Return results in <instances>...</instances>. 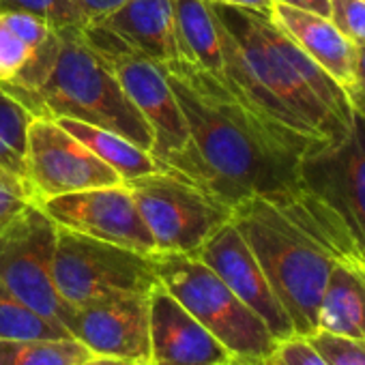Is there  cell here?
Masks as SVG:
<instances>
[{"label": "cell", "mask_w": 365, "mask_h": 365, "mask_svg": "<svg viewBox=\"0 0 365 365\" xmlns=\"http://www.w3.org/2000/svg\"><path fill=\"white\" fill-rule=\"evenodd\" d=\"M163 71L190 129L194 182L232 209L247 198L275 205L301 187L299 163L316 153L309 142L258 112L226 78L182 58Z\"/></svg>", "instance_id": "6da1fadb"}, {"label": "cell", "mask_w": 365, "mask_h": 365, "mask_svg": "<svg viewBox=\"0 0 365 365\" xmlns=\"http://www.w3.org/2000/svg\"><path fill=\"white\" fill-rule=\"evenodd\" d=\"M211 7L228 84L258 112L316 150L339 144L352 125L331 114L275 48L269 37V16L222 3H211Z\"/></svg>", "instance_id": "7a4b0ae2"}, {"label": "cell", "mask_w": 365, "mask_h": 365, "mask_svg": "<svg viewBox=\"0 0 365 365\" xmlns=\"http://www.w3.org/2000/svg\"><path fill=\"white\" fill-rule=\"evenodd\" d=\"M35 116L71 118L110 129L153 153L155 138L84 26L58 29V52L35 91L7 86Z\"/></svg>", "instance_id": "3957f363"}, {"label": "cell", "mask_w": 365, "mask_h": 365, "mask_svg": "<svg viewBox=\"0 0 365 365\" xmlns=\"http://www.w3.org/2000/svg\"><path fill=\"white\" fill-rule=\"evenodd\" d=\"M232 224L260 262L297 335L314 333L318 305L337 260L264 198L239 202Z\"/></svg>", "instance_id": "277c9868"}, {"label": "cell", "mask_w": 365, "mask_h": 365, "mask_svg": "<svg viewBox=\"0 0 365 365\" xmlns=\"http://www.w3.org/2000/svg\"><path fill=\"white\" fill-rule=\"evenodd\" d=\"M153 260L159 284L232 356L267 361L275 354L279 341L264 320L196 254H153Z\"/></svg>", "instance_id": "5b68a950"}, {"label": "cell", "mask_w": 365, "mask_h": 365, "mask_svg": "<svg viewBox=\"0 0 365 365\" xmlns=\"http://www.w3.org/2000/svg\"><path fill=\"white\" fill-rule=\"evenodd\" d=\"M157 254H198L228 222L232 207L172 168L125 180Z\"/></svg>", "instance_id": "8992f818"}, {"label": "cell", "mask_w": 365, "mask_h": 365, "mask_svg": "<svg viewBox=\"0 0 365 365\" xmlns=\"http://www.w3.org/2000/svg\"><path fill=\"white\" fill-rule=\"evenodd\" d=\"M54 282L63 301L73 309L112 299L148 297L159 286L153 254L67 228H58L56 235Z\"/></svg>", "instance_id": "52a82bcc"}, {"label": "cell", "mask_w": 365, "mask_h": 365, "mask_svg": "<svg viewBox=\"0 0 365 365\" xmlns=\"http://www.w3.org/2000/svg\"><path fill=\"white\" fill-rule=\"evenodd\" d=\"M84 31L91 43L99 50V54L116 73L131 103L148 123L155 138L153 155L161 159L168 168L190 178L194 163L192 138L178 99L163 71V65L129 48L118 37L95 24H86Z\"/></svg>", "instance_id": "ba28073f"}, {"label": "cell", "mask_w": 365, "mask_h": 365, "mask_svg": "<svg viewBox=\"0 0 365 365\" xmlns=\"http://www.w3.org/2000/svg\"><path fill=\"white\" fill-rule=\"evenodd\" d=\"M58 226L35 202L0 230V282L26 305L67 327L69 307L54 282Z\"/></svg>", "instance_id": "9c48e42d"}, {"label": "cell", "mask_w": 365, "mask_h": 365, "mask_svg": "<svg viewBox=\"0 0 365 365\" xmlns=\"http://www.w3.org/2000/svg\"><path fill=\"white\" fill-rule=\"evenodd\" d=\"M24 176L37 200L123 182L110 165L50 116H35L29 125Z\"/></svg>", "instance_id": "30bf717a"}, {"label": "cell", "mask_w": 365, "mask_h": 365, "mask_svg": "<svg viewBox=\"0 0 365 365\" xmlns=\"http://www.w3.org/2000/svg\"><path fill=\"white\" fill-rule=\"evenodd\" d=\"M299 176L346 224L365 258V118L354 114L352 127L339 144L301 159Z\"/></svg>", "instance_id": "8fae6325"}, {"label": "cell", "mask_w": 365, "mask_h": 365, "mask_svg": "<svg viewBox=\"0 0 365 365\" xmlns=\"http://www.w3.org/2000/svg\"><path fill=\"white\" fill-rule=\"evenodd\" d=\"M35 205L41 207L58 228H67L142 254H157L155 241L125 180L116 185L43 198Z\"/></svg>", "instance_id": "7c38bea8"}, {"label": "cell", "mask_w": 365, "mask_h": 365, "mask_svg": "<svg viewBox=\"0 0 365 365\" xmlns=\"http://www.w3.org/2000/svg\"><path fill=\"white\" fill-rule=\"evenodd\" d=\"M196 256L207 267H211L222 277V282L264 320L277 341L297 335L294 324L273 292L260 262L232 222L222 226Z\"/></svg>", "instance_id": "4fadbf2b"}, {"label": "cell", "mask_w": 365, "mask_h": 365, "mask_svg": "<svg viewBox=\"0 0 365 365\" xmlns=\"http://www.w3.org/2000/svg\"><path fill=\"white\" fill-rule=\"evenodd\" d=\"M148 297H125L76 307L67 320V331L93 356L150 365Z\"/></svg>", "instance_id": "5bb4252c"}, {"label": "cell", "mask_w": 365, "mask_h": 365, "mask_svg": "<svg viewBox=\"0 0 365 365\" xmlns=\"http://www.w3.org/2000/svg\"><path fill=\"white\" fill-rule=\"evenodd\" d=\"M150 365H228L232 354L161 284L148 297Z\"/></svg>", "instance_id": "9a60e30c"}, {"label": "cell", "mask_w": 365, "mask_h": 365, "mask_svg": "<svg viewBox=\"0 0 365 365\" xmlns=\"http://www.w3.org/2000/svg\"><path fill=\"white\" fill-rule=\"evenodd\" d=\"M157 63L180 58L174 0H125L112 14L91 22Z\"/></svg>", "instance_id": "2e32d148"}, {"label": "cell", "mask_w": 365, "mask_h": 365, "mask_svg": "<svg viewBox=\"0 0 365 365\" xmlns=\"http://www.w3.org/2000/svg\"><path fill=\"white\" fill-rule=\"evenodd\" d=\"M271 20L305 54H309L344 91L352 86L356 46L348 41L329 18L273 3Z\"/></svg>", "instance_id": "e0dca14e"}, {"label": "cell", "mask_w": 365, "mask_h": 365, "mask_svg": "<svg viewBox=\"0 0 365 365\" xmlns=\"http://www.w3.org/2000/svg\"><path fill=\"white\" fill-rule=\"evenodd\" d=\"M316 329L365 339V269L335 262L320 305Z\"/></svg>", "instance_id": "ac0fdd59"}, {"label": "cell", "mask_w": 365, "mask_h": 365, "mask_svg": "<svg viewBox=\"0 0 365 365\" xmlns=\"http://www.w3.org/2000/svg\"><path fill=\"white\" fill-rule=\"evenodd\" d=\"M180 58L224 78L220 29L209 0H174Z\"/></svg>", "instance_id": "d6986e66"}, {"label": "cell", "mask_w": 365, "mask_h": 365, "mask_svg": "<svg viewBox=\"0 0 365 365\" xmlns=\"http://www.w3.org/2000/svg\"><path fill=\"white\" fill-rule=\"evenodd\" d=\"M71 135H76L82 144H86L106 165H110L123 180H131L144 174L168 170V165L157 159L150 150L133 144L131 140L88 123L71 120V118H56Z\"/></svg>", "instance_id": "ffe728a7"}, {"label": "cell", "mask_w": 365, "mask_h": 365, "mask_svg": "<svg viewBox=\"0 0 365 365\" xmlns=\"http://www.w3.org/2000/svg\"><path fill=\"white\" fill-rule=\"evenodd\" d=\"M91 356L76 337L0 339V365H82Z\"/></svg>", "instance_id": "44dd1931"}, {"label": "cell", "mask_w": 365, "mask_h": 365, "mask_svg": "<svg viewBox=\"0 0 365 365\" xmlns=\"http://www.w3.org/2000/svg\"><path fill=\"white\" fill-rule=\"evenodd\" d=\"M71 337L65 324L46 318L0 282V339Z\"/></svg>", "instance_id": "7402d4cb"}, {"label": "cell", "mask_w": 365, "mask_h": 365, "mask_svg": "<svg viewBox=\"0 0 365 365\" xmlns=\"http://www.w3.org/2000/svg\"><path fill=\"white\" fill-rule=\"evenodd\" d=\"M35 114L0 84V163L24 174L26 131Z\"/></svg>", "instance_id": "603a6c76"}, {"label": "cell", "mask_w": 365, "mask_h": 365, "mask_svg": "<svg viewBox=\"0 0 365 365\" xmlns=\"http://www.w3.org/2000/svg\"><path fill=\"white\" fill-rule=\"evenodd\" d=\"M43 48H33L0 14V84H14Z\"/></svg>", "instance_id": "cb8c5ba5"}, {"label": "cell", "mask_w": 365, "mask_h": 365, "mask_svg": "<svg viewBox=\"0 0 365 365\" xmlns=\"http://www.w3.org/2000/svg\"><path fill=\"white\" fill-rule=\"evenodd\" d=\"M22 11L33 14L56 29L61 26H86V18L76 0H0V14Z\"/></svg>", "instance_id": "d4e9b609"}, {"label": "cell", "mask_w": 365, "mask_h": 365, "mask_svg": "<svg viewBox=\"0 0 365 365\" xmlns=\"http://www.w3.org/2000/svg\"><path fill=\"white\" fill-rule=\"evenodd\" d=\"M35 200V192L26 176L0 163V230Z\"/></svg>", "instance_id": "484cf974"}, {"label": "cell", "mask_w": 365, "mask_h": 365, "mask_svg": "<svg viewBox=\"0 0 365 365\" xmlns=\"http://www.w3.org/2000/svg\"><path fill=\"white\" fill-rule=\"evenodd\" d=\"M329 365H365V339L316 329L305 335Z\"/></svg>", "instance_id": "4316f807"}, {"label": "cell", "mask_w": 365, "mask_h": 365, "mask_svg": "<svg viewBox=\"0 0 365 365\" xmlns=\"http://www.w3.org/2000/svg\"><path fill=\"white\" fill-rule=\"evenodd\" d=\"M329 20L356 48L365 46V0H329Z\"/></svg>", "instance_id": "83f0119b"}, {"label": "cell", "mask_w": 365, "mask_h": 365, "mask_svg": "<svg viewBox=\"0 0 365 365\" xmlns=\"http://www.w3.org/2000/svg\"><path fill=\"white\" fill-rule=\"evenodd\" d=\"M273 359L279 365H329L305 335H292L279 341Z\"/></svg>", "instance_id": "f1b7e54d"}, {"label": "cell", "mask_w": 365, "mask_h": 365, "mask_svg": "<svg viewBox=\"0 0 365 365\" xmlns=\"http://www.w3.org/2000/svg\"><path fill=\"white\" fill-rule=\"evenodd\" d=\"M354 114L365 118V46L356 48V63H354V82L346 91Z\"/></svg>", "instance_id": "f546056e"}, {"label": "cell", "mask_w": 365, "mask_h": 365, "mask_svg": "<svg viewBox=\"0 0 365 365\" xmlns=\"http://www.w3.org/2000/svg\"><path fill=\"white\" fill-rule=\"evenodd\" d=\"M76 3H78L80 11L84 14L86 24H91V22L112 14L114 9H118L125 0H76Z\"/></svg>", "instance_id": "4dcf8cb0"}, {"label": "cell", "mask_w": 365, "mask_h": 365, "mask_svg": "<svg viewBox=\"0 0 365 365\" xmlns=\"http://www.w3.org/2000/svg\"><path fill=\"white\" fill-rule=\"evenodd\" d=\"M273 3L297 7V9H303V11H312V14H318V16H324V18L331 16L329 0H273Z\"/></svg>", "instance_id": "1f68e13d"}, {"label": "cell", "mask_w": 365, "mask_h": 365, "mask_svg": "<svg viewBox=\"0 0 365 365\" xmlns=\"http://www.w3.org/2000/svg\"><path fill=\"white\" fill-rule=\"evenodd\" d=\"M211 3H222V5H230V7L252 9V11L264 14L269 18H271V11H273V0H211Z\"/></svg>", "instance_id": "d6a6232c"}, {"label": "cell", "mask_w": 365, "mask_h": 365, "mask_svg": "<svg viewBox=\"0 0 365 365\" xmlns=\"http://www.w3.org/2000/svg\"><path fill=\"white\" fill-rule=\"evenodd\" d=\"M82 365H144L135 361H125V359H114V356H91Z\"/></svg>", "instance_id": "836d02e7"}, {"label": "cell", "mask_w": 365, "mask_h": 365, "mask_svg": "<svg viewBox=\"0 0 365 365\" xmlns=\"http://www.w3.org/2000/svg\"><path fill=\"white\" fill-rule=\"evenodd\" d=\"M228 365H273V356L267 361H258V359H241V356H232Z\"/></svg>", "instance_id": "e575fe53"}, {"label": "cell", "mask_w": 365, "mask_h": 365, "mask_svg": "<svg viewBox=\"0 0 365 365\" xmlns=\"http://www.w3.org/2000/svg\"><path fill=\"white\" fill-rule=\"evenodd\" d=\"M273 365H279V363H277V361H275V359H273Z\"/></svg>", "instance_id": "d590c367"}]
</instances>
